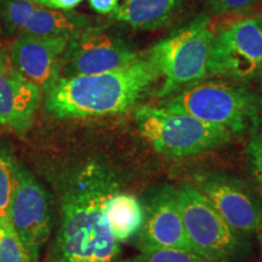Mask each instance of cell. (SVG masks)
I'll use <instances>...</instances> for the list:
<instances>
[{
	"mask_svg": "<svg viewBox=\"0 0 262 262\" xmlns=\"http://www.w3.org/2000/svg\"><path fill=\"white\" fill-rule=\"evenodd\" d=\"M118 189L117 176L100 164L75 173L62 199L52 262H116L120 243L111 231L104 205Z\"/></svg>",
	"mask_w": 262,
	"mask_h": 262,
	"instance_id": "cell-1",
	"label": "cell"
},
{
	"mask_svg": "<svg viewBox=\"0 0 262 262\" xmlns=\"http://www.w3.org/2000/svg\"><path fill=\"white\" fill-rule=\"evenodd\" d=\"M158 72L148 58L119 70L62 77L45 90V108L57 118H89L125 113L155 83Z\"/></svg>",
	"mask_w": 262,
	"mask_h": 262,
	"instance_id": "cell-2",
	"label": "cell"
},
{
	"mask_svg": "<svg viewBox=\"0 0 262 262\" xmlns=\"http://www.w3.org/2000/svg\"><path fill=\"white\" fill-rule=\"evenodd\" d=\"M162 106L224 127L232 135L254 131L262 119V98L257 94L222 81L189 85Z\"/></svg>",
	"mask_w": 262,
	"mask_h": 262,
	"instance_id": "cell-3",
	"label": "cell"
},
{
	"mask_svg": "<svg viewBox=\"0 0 262 262\" xmlns=\"http://www.w3.org/2000/svg\"><path fill=\"white\" fill-rule=\"evenodd\" d=\"M135 122L153 149L170 158H185L217 148L228 143L232 136L224 127L164 106L139 107Z\"/></svg>",
	"mask_w": 262,
	"mask_h": 262,
	"instance_id": "cell-4",
	"label": "cell"
},
{
	"mask_svg": "<svg viewBox=\"0 0 262 262\" xmlns=\"http://www.w3.org/2000/svg\"><path fill=\"white\" fill-rule=\"evenodd\" d=\"M212 39L210 21L201 16L150 50L148 60L163 77L157 96L168 97L205 77Z\"/></svg>",
	"mask_w": 262,
	"mask_h": 262,
	"instance_id": "cell-5",
	"label": "cell"
},
{
	"mask_svg": "<svg viewBox=\"0 0 262 262\" xmlns=\"http://www.w3.org/2000/svg\"><path fill=\"white\" fill-rule=\"evenodd\" d=\"M192 250L212 262H233L247 253V242L217 214L198 189H175Z\"/></svg>",
	"mask_w": 262,
	"mask_h": 262,
	"instance_id": "cell-6",
	"label": "cell"
},
{
	"mask_svg": "<svg viewBox=\"0 0 262 262\" xmlns=\"http://www.w3.org/2000/svg\"><path fill=\"white\" fill-rule=\"evenodd\" d=\"M208 72L242 83L262 73V27L258 18L242 19L214 37Z\"/></svg>",
	"mask_w": 262,
	"mask_h": 262,
	"instance_id": "cell-7",
	"label": "cell"
},
{
	"mask_svg": "<svg viewBox=\"0 0 262 262\" xmlns=\"http://www.w3.org/2000/svg\"><path fill=\"white\" fill-rule=\"evenodd\" d=\"M9 220L29 254L39 260L41 248L51 233V204L41 183L19 163H16Z\"/></svg>",
	"mask_w": 262,
	"mask_h": 262,
	"instance_id": "cell-8",
	"label": "cell"
},
{
	"mask_svg": "<svg viewBox=\"0 0 262 262\" xmlns=\"http://www.w3.org/2000/svg\"><path fill=\"white\" fill-rule=\"evenodd\" d=\"M198 183V191L237 233L244 238L256 233L262 209L243 181L222 173H211L199 179Z\"/></svg>",
	"mask_w": 262,
	"mask_h": 262,
	"instance_id": "cell-9",
	"label": "cell"
},
{
	"mask_svg": "<svg viewBox=\"0 0 262 262\" xmlns=\"http://www.w3.org/2000/svg\"><path fill=\"white\" fill-rule=\"evenodd\" d=\"M137 56L120 39L100 31H88L68 42L63 71L66 77L112 72L136 61Z\"/></svg>",
	"mask_w": 262,
	"mask_h": 262,
	"instance_id": "cell-10",
	"label": "cell"
},
{
	"mask_svg": "<svg viewBox=\"0 0 262 262\" xmlns=\"http://www.w3.org/2000/svg\"><path fill=\"white\" fill-rule=\"evenodd\" d=\"M72 37H34L22 34L11 48V63L24 77L42 89L58 79L61 56Z\"/></svg>",
	"mask_w": 262,
	"mask_h": 262,
	"instance_id": "cell-11",
	"label": "cell"
},
{
	"mask_svg": "<svg viewBox=\"0 0 262 262\" xmlns=\"http://www.w3.org/2000/svg\"><path fill=\"white\" fill-rule=\"evenodd\" d=\"M139 234L140 249L173 248L192 250L182 224L176 192L172 187H164L150 199Z\"/></svg>",
	"mask_w": 262,
	"mask_h": 262,
	"instance_id": "cell-12",
	"label": "cell"
},
{
	"mask_svg": "<svg viewBox=\"0 0 262 262\" xmlns=\"http://www.w3.org/2000/svg\"><path fill=\"white\" fill-rule=\"evenodd\" d=\"M40 102V89L0 57V124L24 134L31 127Z\"/></svg>",
	"mask_w": 262,
	"mask_h": 262,
	"instance_id": "cell-13",
	"label": "cell"
},
{
	"mask_svg": "<svg viewBox=\"0 0 262 262\" xmlns=\"http://www.w3.org/2000/svg\"><path fill=\"white\" fill-rule=\"evenodd\" d=\"M104 212L118 243H124L139 234L145 222V210L139 199L119 189L108 198Z\"/></svg>",
	"mask_w": 262,
	"mask_h": 262,
	"instance_id": "cell-14",
	"label": "cell"
},
{
	"mask_svg": "<svg viewBox=\"0 0 262 262\" xmlns=\"http://www.w3.org/2000/svg\"><path fill=\"white\" fill-rule=\"evenodd\" d=\"M182 0H124L113 12L117 21L137 29H155L168 22Z\"/></svg>",
	"mask_w": 262,
	"mask_h": 262,
	"instance_id": "cell-15",
	"label": "cell"
},
{
	"mask_svg": "<svg viewBox=\"0 0 262 262\" xmlns=\"http://www.w3.org/2000/svg\"><path fill=\"white\" fill-rule=\"evenodd\" d=\"M86 24L88 21L84 16L38 5L22 29V34L34 37L68 35L73 38L74 34H79L80 28Z\"/></svg>",
	"mask_w": 262,
	"mask_h": 262,
	"instance_id": "cell-16",
	"label": "cell"
},
{
	"mask_svg": "<svg viewBox=\"0 0 262 262\" xmlns=\"http://www.w3.org/2000/svg\"><path fill=\"white\" fill-rule=\"evenodd\" d=\"M0 262H38L19 241L10 220L0 222Z\"/></svg>",
	"mask_w": 262,
	"mask_h": 262,
	"instance_id": "cell-17",
	"label": "cell"
},
{
	"mask_svg": "<svg viewBox=\"0 0 262 262\" xmlns=\"http://www.w3.org/2000/svg\"><path fill=\"white\" fill-rule=\"evenodd\" d=\"M16 160L0 147V222L9 220L10 204L15 187Z\"/></svg>",
	"mask_w": 262,
	"mask_h": 262,
	"instance_id": "cell-18",
	"label": "cell"
},
{
	"mask_svg": "<svg viewBox=\"0 0 262 262\" xmlns=\"http://www.w3.org/2000/svg\"><path fill=\"white\" fill-rule=\"evenodd\" d=\"M141 262H212L192 250L173 248H142Z\"/></svg>",
	"mask_w": 262,
	"mask_h": 262,
	"instance_id": "cell-19",
	"label": "cell"
},
{
	"mask_svg": "<svg viewBox=\"0 0 262 262\" xmlns=\"http://www.w3.org/2000/svg\"><path fill=\"white\" fill-rule=\"evenodd\" d=\"M38 8L33 0H6L3 17L10 31L24 29L34 10Z\"/></svg>",
	"mask_w": 262,
	"mask_h": 262,
	"instance_id": "cell-20",
	"label": "cell"
},
{
	"mask_svg": "<svg viewBox=\"0 0 262 262\" xmlns=\"http://www.w3.org/2000/svg\"><path fill=\"white\" fill-rule=\"evenodd\" d=\"M247 156L254 178L262 189V126H257L251 134Z\"/></svg>",
	"mask_w": 262,
	"mask_h": 262,
	"instance_id": "cell-21",
	"label": "cell"
},
{
	"mask_svg": "<svg viewBox=\"0 0 262 262\" xmlns=\"http://www.w3.org/2000/svg\"><path fill=\"white\" fill-rule=\"evenodd\" d=\"M216 14L238 12L250 8L258 0H204Z\"/></svg>",
	"mask_w": 262,
	"mask_h": 262,
	"instance_id": "cell-22",
	"label": "cell"
},
{
	"mask_svg": "<svg viewBox=\"0 0 262 262\" xmlns=\"http://www.w3.org/2000/svg\"><path fill=\"white\" fill-rule=\"evenodd\" d=\"M33 2L48 9L71 11V10L77 8L83 0H33Z\"/></svg>",
	"mask_w": 262,
	"mask_h": 262,
	"instance_id": "cell-23",
	"label": "cell"
},
{
	"mask_svg": "<svg viewBox=\"0 0 262 262\" xmlns=\"http://www.w3.org/2000/svg\"><path fill=\"white\" fill-rule=\"evenodd\" d=\"M120 0H89L91 8L100 14H113Z\"/></svg>",
	"mask_w": 262,
	"mask_h": 262,
	"instance_id": "cell-24",
	"label": "cell"
},
{
	"mask_svg": "<svg viewBox=\"0 0 262 262\" xmlns=\"http://www.w3.org/2000/svg\"><path fill=\"white\" fill-rule=\"evenodd\" d=\"M256 234H257V239H258V244H260V248L262 251V219L260 221V225H258V227L256 229Z\"/></svg>",
	"mask_w": 262,
	"mask_h": 262,
	"instance_id": "cell-25",
	"label": "cell"
},
{
	"mask_svg": "<svg viewBox=\"0 0 262 262\" xmlns=\"http://www.w3.org/2000/svg\"><path fill=\"white\" fill-rule=\"evenodd\" d=\"M122 262H141V260L139 257H134V258H129V260L122 261Z\"/></svg>",
	"mask_w": 262,
	"mask_h": 262,
	"instance_id": "cell-26",
	"label": "cell"
},
{
	"mask_svg": "<svg viewBox=\"0 0 262 262\" xmlns=\"http://www.w3.org/2000/svg\"><path fill=\"white\" fill-rule=\"evenodd\" d=\"M258 21H260V24H261V27H262V17H258ZM261 77H262V73H261Z\"/></svg>",
	"mask_w": 262,
	"mask_h": 262,
	"instance_id": "cell-27",
	"label": "cell"
}]
</instances>
